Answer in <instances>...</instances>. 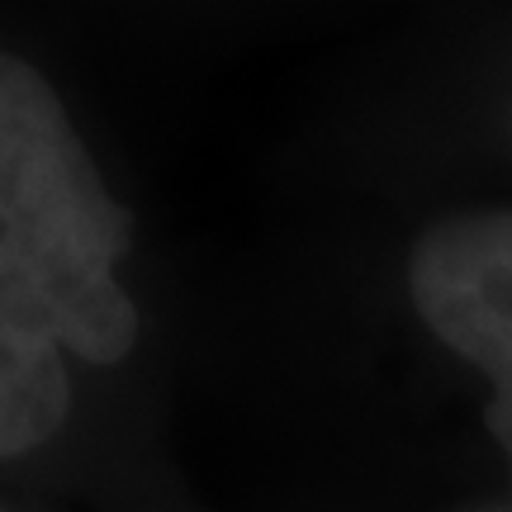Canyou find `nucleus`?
I'll return each mask as SVG.
<instances>
[{
    "instance_id": "7ed1b4c3",
    "label": "nucleus",
    "mask_w": 512,
    "mask_h": 512,
    "mask_svg": "<svg viewBox=\"0 0 512 512\" xmlns=\"http://www.w3.org/2000/svg\"><path fill=\"white\" fill-rule=\"evenodd\" d=\"M484 427H489V437L503 446L508 470H512V403H503V399H489V403H484Z\"/></svg>"
},
{
    "instance_id": "f03ea898",
    "label": "nucleus",
    "mask_w": 512,
    "mask_h": 512,
    "mask_svg": "<svg viewBox=\"0 0 512 512\" xmlns=\"http://www.w3.org/2000/svg\"><path fill=\"white\" fill-rule=\"evenodd\" d=\"M413 309L512 403V209L451 214L408 256Z\"/></svg>"
},
{
    "instance_id": "f257e3e1",
    "label": "nucleus",
    "mask_w": 512,
    "mask_h": 512,
    "mask_svg": "<svg viewBox=\"0 0 512 512\" xmlns=\"http://www.w3.org/2000/svg\"><path fill=\"white\" fill-rule=\"evenodd\" d=\"M128 247L133 219L48 76L0 53V460L67 422L62 356L114 366L133 351L138 304L114 275Z\"/></svg>"
}]
</instances>
